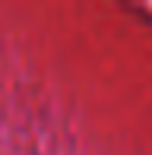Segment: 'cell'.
<instances>
[{
	"label": "cell",
	"instance_id": "cell-1",
	"mask_svg": "<svg viewBox=\"0 0 152 155\" xmlns=\"http://www.w3.org/2000/svg\"><path fill=\"white\" fill-rule=\"evenodd\" d=\"M0 155H152L140 0H0Z\"/></svg>",
	"mask_w": 152,
	"mask_h": 155
}]
</instances>
